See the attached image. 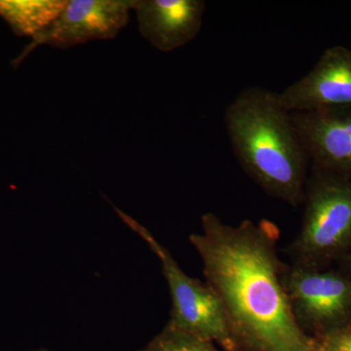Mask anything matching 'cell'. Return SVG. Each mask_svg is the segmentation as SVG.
<instances>
[{
    "mask_svg": "<svg viewBox=\"0 0 351 351\" xmlns=\"http://www.w3.org/2000/svg\"><path fill=\"white\" fill-rule=\"evenodd\" d=\"M269 221L228 225L201 217L189 241L202 261L206 284L221 302L237 345L253 351H317L319 343L300 326L289 302Z\"/></svg>",
    "mask_w": 351,
    "mask_h": 351,
    "instance_id": "obj_1",
    "label": "cell"
},
{
    "mask_svg": "<svg viewBox=\"0 0 351 351\" xmlns=\"http://www.w3.org/2000/svg\"><path fill=\"white\" fill-rule=\"evenodd\" d=\"M226 131L245 172L270 196L291 206L304 202L308 156L278 93L249 87L226 108Z\"/></svg>",
    "mask_w": 351,
    "mask_h": 351,
    "instance_id": "obj_2",
    "label": "cell"
},
{
    "mask_svg": "<svg viewBox=\"0 0 351 351\" xmlns=\"http://www.w3.org/2000/svg\"><path fill=\"white\" fill-rule=\"evenodd\" d=\"M114 210L121 221L147 242L160 262L172 302L168 324L219 345L223 350H237L239 345L214 291L207 284L186 276L172 254L147 228L119 208Z\"/></svg>",
    "mask_w": 351,
    "mask_h": 351,
    "instance_id": "obj_3",
    "label": "cell"
},
{
    "mask_svg": "<svg viewBox=\"0 0 351 351\" xmlns=\"http://www.w3.org/2000/svg\"><path fill=\"white\" fill-rule=\"evenodd\" d=\"M301 232L295 244L299 265L315 267L351 243V179L311 171Z\"/></svg>",
    "mask_w": 351,
    "mask_h": 351,
    "instance_id": "obj_4",
    "label": "cell"
},
{
    "mask_svg": "<svg viewBox=\"0 0 351 351\" xmlns=\"http://www.w3.org/2000/svg\"><path fill=\"white\" fill-rule=\"evenodd\" d=\"M283 282L300 326L323 337L346 329L351 318V279L297 265L283 272Z\"/></svg>",
    "mask_w": 351,
    "mask_h": 351,
    "instance_id": "obj_5",
    "label": "cell"
},
{
    "mask_svg": "<svg viewBox=\"0 0 351 351\" xmlns=\"http://www.w3.org/2000/svg\"><path fill=\"white\" fill-rule=\"evenodd\" d=\"M136 0H68L64 10L12 61L18 68L29 54L43 45L69 49L89 41L108 40L128 25Z\"/></svg>",
    "mask_w": 351,
    "mask_h": 351,
    "instance_id": "obj_6",
    "label": "cell"
},
{
    "mask_svg": "<svg viewBox=\"0 0 351 351\" xmlns=\"http://www.w3.org/2000/svg\"><path fill=\"white\" fill-rule=\"evenodd\" d=\"M291 114L311 170L351 179V106Z\"/></svg>",
    "mask_w": 351,
    "mask_h": 351,
    "instance_id": "obj_7",
    "label": "cell"
},
{
    "mask_svg": "<svg viewBox=\"0 0 351 351\" xmlns=\"http://www.w3.org/2000/svg\"><path fill=\"white\" fill-rule=\"evenodd\" d=\"M278 98L290 112L350 107L351 49L328 48L306 75L279 92Z\"/></svg>",
    "mask_w": 351,
    "mask_h": 351,
    "instance_id": "obj_8",
    "label": "cell"
},
{
    "mask_svg": "<svg viewBox=\"0 0 351 351\" xmlns=\"http://www.w3.org/2000/svg\"><path fill=\"white\" fill-rule=\"evenodd\" d=\"M138 32L160 52L179 49L199 34L206 2L203 0H136Z\"/></svg>",
    "mask_w": 351,
    "mask_h": 351,
    "instance_id": "obj_9",
    "label": "cell"
},
{
    "mask_svg": "<svg viewBox=\"0 0 351 351\" xmlns=\"http://www.w3.org/2000/svg\"><path fill=\"white\" fill-rule=\"evenodd\" d=\"M68 0H0V18L18 36L36 38L64 10Z\"/></svg>",
    "mask_w": 351,
    "mask_h": 351,
    "instance_id": "obj_10",
    "label": "cell"
},
{
    "mask_svg": "<svg viewBox=\"0 0 351 351\" xmlns=\"http://www.w3.org/2000/svg\"><path fill=\"white\" fill-rule=\"evenodd\" d=\"M145 351H221L215 343L206 339L166 325L152 339Z\"/></svg>",
    "mask_w": 351,
    "mask_h": 351,
    "instance_id": "obj_11",
    "label": "cell"
},
{
    "mask_svg": "<svg viewBox=\"0 0 351 351\" xmlns=\"http://www.w3.org/2000/svg\"><path fill=\"white\" fill-rule=\"evenodd\" d=\"M319 345L324 351H351V329L346 328L322 337Z\"/></svg>",
    "mask_w": 351,
    "mask_h": 351,
    "instance_id": "obj_12",
    "label": "cell"
},
{
    "mask_svg": "<svg viewBox=\"0 0 351 351\" xmlns=\"http://www.w3.org/2000/svg\"><path fill=\"white\" fill-rule=\"evenodd\" d=\"M32 351H49V350H45V348H41V350H32Z\"/></svg>",
    "mask_w": 351,
    "mask_h": 351,
    "instance_id": "obj_13",
    "label": "cell"
},
{
    "mask_svg": "<svg viewBox=\"0 0 351 351\" xmlns=\"http://www.w3.org/2000/svg\"><path fill=\"white\" fill-rule=\"evenodd\" d=\"M318 343H319V341H318ZM317 351H324V350H323L322 348H321V346L319 345V348H318Z\"/></svg>",
    "mask_w": 351,
    "mask_h": 351,
    "instance_id": "obj_14",
    "label": "cell"
},
{
    "mask_svg": "<svg viewBox=\"0 0 351 351\" xmlns=\"http://www.w3.org/2000/svg\"><path fill=\"white\" fill-rule=\"evenodd\" d=\"M140 351H145V350H140Z\"/></svg>",
    "mask_w": 351,
    "mask_h": 351,
    "instance_id": "obj_15",
    "label": "cell"
}]
</instances>
